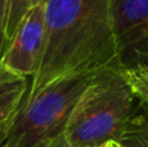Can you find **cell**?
Returning a JSON list of instances; mask_svg holds the SVG:
<instances>
[{
    "mask_svg": "<svg viewBox=\"0 0 148 147\" xmlns=\"http://www.w3.org/2000/svg\"><path fill=\"white\" fill-rule=\"evenodd\" d=\"M46 41L29 94L65 76L120 64L109 0H44ZM122 64V63H121Z\"/></svg>",
    "mask_w": 148,
    "mask_h": 147,
    "instance_id": "obj_1",
    "label": "cell"
},
{
    "mask_svg": "<svg viewBox=\"0 0 148 147\" xmlns=\"http://www.w3.org/2000/svg\"><path fill=\"white\" fill-rule=\"evenodd\" d=\"M94 73L65 76L35 93H27L0 147H39L62 135L74 106Z\"/></svg>",
    "mask_w": 148,
    "mask_h": 147,
    "instance_id": "obj_3",
    "label": "cell"
},
{
    "mask_svg": "<svg viewBox=\"0 0 148 147\" xmlns=\"http://www.w3.org/2000/svg\"><path fill=\"white\" fill-rule=\"evenodd\" d=\"M120 143L123 147H148V106L136 100Z\"/></svg>",
    "mask_w": 148,
    "mask_h": 147,
    "instance_id": "obj_7",
    "label": "cell"
},
{
    "mask_svg": "<svg viewBox=\"0 0 148 147\" xmlns=\"http://www.w3.org/2000/svg\"><path fill=\"white\" fill-rule=\"evenodd\" d=\"M135 103L125 65L120 63L99 69L74 106L62 135L70 147L120 142Z\"/></svg>",
    "mask_w": 148,
    "mask_h": 147,
    "instance_id": "obj_2",
    "label": "cell"
},
{
    "mask_svg": "<svg viewBox=\"0 0 148 147\" xmlns=\"http://www.w3.org/2000/svg\"><path fill=\"white\" fill-rule=\"evenodd\" d=\"M42 1H44V0H31V5L38 4V3H42Z\"/></svg>",
    "mask_w": 148,
    "mask_h": 147,
    "instance_id": "obj_15",
    "label": "cell"
},
{
    "mask_svg": "<svg viewBox=\"0 0 148 147\" xmlns=\"http://www.w3.org/2000/svg\"><path fill=\"white\" fill-rule=\"evenodd\" d=\"M1 142H3V141H1V139H0V143H1Z\"/></svg>",
    "mask_w": 148,
    "mask_h": 147,
    "instance_id": "obj_16",
    "label": "cell"
},
{
    "mask_svg": "<svg viewBox=\"0 0 148 147\" xmlns=\"http://www.w3.org/2000/svg\"><path fill=\"white\" fill-rule=\"evenodd\" d=\"M8 0H0V56L4 49V34H5V18H7Z\"/></svg>",
    "mask_w": 148,
    "mask_h": 147,
    "instance_id": "obj_10",
    "label": "cell"
},
{
    "mask_svg": "<svg viewBox=\"0 0 148 147\" xmlns=\"http://www.w3.org/2000/svg\"><path fill=\"white\" fill-rule=\"evenodd\" d=\"M39 147H70L69 145H68V142L65 141L64 135H59V137L53 138V139L48 141V142L43 143L42 146Z\"/></svg>",
    "mask_w": 148,
    "mask_h": 147,
    "instance_id": "obj_11",
    "label": "cell"
},
{
    "mask_svg": "<svg viewBox=\"0 0 148 147\" xmlns=\"http://www.w3.org/2000/svg\"><path fill=\"white\" fill-rule=\"evenodd\" d=\"M46 41V1L31 5L17 27L14 35L5 46L0 64L7 69L34 78L42 61Z\"/></svg>",
    "mask_w": 148,
    "mask_h": 147,
    "instance_id": "obj_4",
    "label": "cell"
},
{
    "mask_svg": "<svg viewBox=\"0 0 148 147\" xmlns=\"http://www.w3.org/2000/svg\"><path fill=\"white\" fill-rule=\"evenodd\" d=\"M139 63H148V48L142 49L140 52L136 54V56L134 57V60H133L130 67H133V65H135V64H139Z\"/></svg>",
    "mask_w": 148,
    "mask_h": 147,
    "instance_id": "obj_12",
    "label": "cell"
},
{
    "mask_svg": "<svg viewBox=\"0 0 148 147\" xmlns=\"http://www.w3.org/2000/svg\"><path fill=\"white\" fill-rule=\"evenodd\" d=\"M31 8V0H8L7 18H5V34H4V48L12 36L14 35L17 27L22 22L23 17ZM4 51V49H3Z\"/></svg>",
    "mask_w": 148,
    "mask_h": 147,
    "instance_id": "obj_8",
    "label": "cell"
},
{
    "mask_svg": "<svg viewBox=\"0 0 148 147\" xmlns=\"http://www.w3.org/2000/svg\"><path fill=\"white\" fill-rule=\"evenodd\" d=\"M127 76L136 100L148 106V77L135 67L127 68Z\"/></svg>",
    "mask_w": 148,
    "mask_h": 147,
    "instance_id": "obj_9",
    "label": "cell"
},
{
    "mask_svg": "<svg viewBox=\"0 0 148 147\" xmlns=\"http://www.w3.org/2000/svg\"><path fill=\"white\" fill-rule=\"evenodd\" d=\"M133 67L138 68V69L140 70L143 74H146L148 77V63H139V64H135V65H133ZM129 68H130V67H129Z\"/></svg>",
    "mask_w": 148,
    "mask_h": 147,
    "instance_id": "obj_13",
    "label": "cell"
},
{
    "mask_svg": "<svg viewBox=\"0 0 148 147\" xmlns=\"http://www.w3.org/2000/svg\"><path fill=\"white\" fill-rule=\"evenodd\" d=\"M100 147H123V146L120 142H117V141H108V142L103 143Z\"/></svg>",
    "mask_w": 148,
    "mask_h": 147,
    "instance_id": "obj_14",
    "label": "cell"
},
{
    "mask_svg": "<svg viewBox=\"0 0 148 147\" xmlns=\"http://www.w3.org/2000/svg\"><path fill=\"white\" fill-rule=\"evenodd\" d=\"M29 78L0 64V139L9 132L29 91Z\"/></svg>",
    "mask_w": 148,
    "mask_h": 147,
    "instance_id": "obj_6",
    "label": "cell"
},
{
    "mask_svg": "<svg viewBox=\"0 0 148 147\" xmlns=\"http://www.w3.org/2000/svg\"><path fill=\"white\" fill-rule=\"evenodd\" d=\"M109 12L120 60L127 68L148 48V0H109Z\"/></svg>",
    "mask_w": 148,
    "mask_h": 147,
    "instance_id": "obj_5",
    "label": "cell"
}]
</instances>
